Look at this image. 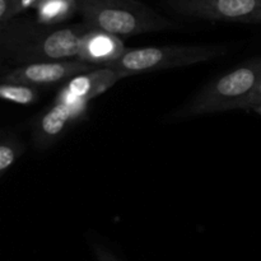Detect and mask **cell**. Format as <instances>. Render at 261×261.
Returning <instances> with one entry per match:
<instances>
[{
	"instance_id": "cell-1",
	"label": "cell",
	"mask_w": 261,
	"mask_h": 261,
	"mask_svg": "<svg viewBox=\"0 0 261 261\" xmlns=\"http://www.w3.org/2000/svg\"><path fill=\"white\" fill-rule=\"evenodd\" d=\"M86 32L87 30L79 27L58 30L2 27L0 58L13 68L76 59Z\"/></svg>"
},
{
	"instance_id": "cell-2",
	"label": "cell",
	"mask_w": 261,
	"mask_h": 261,
	"mask_svg": "<svg viewBox=\"0 0 261 261\" xmlns=\"http://www.w3.org/2000/svg\"><path fill=\"white\" fill-rule=\"evenodd\" d=\"M261 81V55L244 61L228 73L206 83L185 105L171 114L172 120L242 110Z\"/></svg>"
},
{
	"instance_id": "cell-3",
	"label": "cell",
	"mask_w": 261,
	"mask_h": 261,
	"mask_svg": "<svg viewBox=\"0 0 261 261\" xmlns=\"http://www.w3.org/2000/svg\"><path fill=\"white\" fill-rule=\"evenodd\" d=\"M88 30L133 36L175 28L176 24L135 0H79Z\"/></svg>"
},
{
	"instance_id": "cell-4",
	"label": "cell",
	"mask_w": 261,
	"mask_h": 261,
	"mask_svg": "<svg viewBox=\"0 0 261 261\" xmlns=\"http://www.w3.org/2000/svg\"><path fill=\"white\" fill-rule=\"evenodd\" d=\"M224 45H165L127 48L124 55L109 68L127 76L142 73L185 68L216 60L227 55Z\"/></svg>"
},
{
	"instance_id": "cell-5",
	"label": "cell",
	"mask_w": 261,
	"mask_h": 261,
	"mask_svg": "<svg viewBox=\"0 0 261 261\" xmlns=\"http://www.w3.org/2000/svg\"><path fill=\"white\" fill-rule=\"evenodd\" d=\"M168 7L185 17L261 24V0H171Z\"/></svg>"
},
{
	"instance_id": "cell-6",
	"label": "cell",
	"mask_w": 261,
	"mask_h": 261,
	"mask_svg": "<svg viewBox=\"0 0 261 261\" xmlns=\"http://www.w3.org/2000/svg\"><path fill=\"white\" fill-rule=\"evenodd\" d=\"M89 102L55 97L53 103L32 122L33 147L40 152L48 149L88 112Z\"/></svg>"
},
{
	"instance_id": "cell-7",
	"label": "cell",
	"mask_w": 261,
	"mask_h": 261,
	"mask_svg": "<svg viewBox=\"0 0 261 261\" xmlns=\"http://www.w3.org/2000/svg\"><path fill=\"white\" fill-rule=\"evenodd\" d=\"M94 69L96 66L83 63L78 59L46 61L9 68L2 73V82L27 84L40 88L42 86H53L63 82L66 83L70 79Z\"/></svg>"
},
{
	"instance_id": "cell-8",
	"label": "cell",
	"mask_w": 261,
	"mask_h": 261,
	"mask_svg": "<svg viewBox=\"0 0 261 261\" xmlns=\"http://www.w3.org/2000/svg\"><path fill=\"white\" fill-rule=\"evenodd\" d=\"M124 78H127L126 74L115 69L96 68L66 82L55 97L91 102Z\"/></svg>"
},
{
	"instance_id": "cell-9",
	"label": "cell",
	"mask_w": 261,
	"mask_h": 261,
	"mask_svg": "<svg viewBox=\"0 0 261 261\" xmlns=\"http://www.w3.org/2000/svg\"><path fill=\"white\" fill-rule=\"evenodd\" d=\"M127 48L117 36L98 30H87L82 37L78 60L96 68H109Z\"/></svg>"
},
{
	"instance_id": "cell-10",
	"label": "cell",
	"mask_w": 261,
	"mask_h": 261,
	"mask_svg": "<svg viewBox=\"0 0 261 261\" xmlns=\"http://www.w3.org/2000/svg\"><path fill=\"white\" fill-rule=\"evenodd\" d=\"M79 0H41L36 5L37 23L43 25L58 24L73 15Z\"/></svg>"
},
{
	"instance_id": "cell-11",
	"label": "cell",
	"mask_w": 261,
	"mask_h": 261,
	"mask_svg": "<svg viewBox=\"0 0 261 261\" xmlns=\"http://www.w3.org/2000/svg\"><path fill=\"white\" fill-rule=\"evenodd\" d=\"M24 152V144L15 133L3 132L0 138V176L5 175Z\"/></svg>"
},
{
	"instance_id": "cell-12",
	"label": "cell",
	"mask_w": 261,
	"mask_h": 261,
	"mask_svg": "<svg viewBox=\"0 0 261 261\" xmlns=\"http://www.w3.org/2000/svg\"><path fill=\"white\" fill-rule=\"evenodd\" d=\"M40 97V88L20 83L2 82L0 84V98L7 102L18 105H32Z\"/></svg>"
},
{
	"instance_id": "cell-13",
	"label": "cell",
	"mask_w": 261,
	"mask_h": 261,
	"mask_svg": "<svg viewBox=\"0 0 261 261\" xmlns=\"http://www.w3.org/2000/svg\"><path fill=\"white\" fill-rule=\"evenodd\" d=\"M19 12V0H0V22H2V25L10 22V19Z\"/></svg>"
},
{
	"instance_id": "cell-14",
	"label": "cell",
	"mask_w": 261,
	"mask_h": 261,
	"mask_svg": "<svg viewBox=\"0 0 261 261\" xmlns=\"http://www.w3.org/2000/svg\"><path fill=\"white\" fill-rule=\"evenodd\" d=\"M91 247L96 261H121L109 247L105 246L101 242H92Z\"/></svg>"
},
{
	"instance_id": "cell-15",
	"label": "cell",
	"mask_w": 261,
	"mask_h": 261,
	"mask_svg": "<svg viewBox=\"0 0 261 261\" xmlns=\"http://www.w3.org/2000/svg\"><path fill=\"white\" fill-rule=\"evenodd\" d=\"M260 105H261V81L256 86L255 91L251 93V96H250L249 98H247V101L245 102L242 110H252V111H254V110L256 109L257 106H260Z\"/></svg>"
},
{
	"instance_id": "cell-16",
	"label": "cell",
	"mask_w": 261,
	"mask_h": 261,
	"mask_svg": "<svg viewBox=\"0 0 261 261\" xmlns=\"http://www.w3.org/2000/svg\"><path fill=\"white\" fill-rule=\"evenodd\" d=\"M38 2H41V0H19L20 10H24V9H28V8L36 7V5L38 4Z\"/></svg>"
},
{
	"instance_id": "cell-17",
	"label": "cell",
	"mask_w": 261,
	"mask_h": 261,
	"mask_svg": "<svg viewBox=\"0 0 261 261\" xmlns=\"http://www.w3.org/2000/svg\"><path fill=\"white\" fill-rule=\"evenodd\" d=\"M254 111H255V112H256V114H257V115H260V116H261V105H260V106H257V107H256V109H255V110H254Z\"/></svg>"
}]
</instances>
